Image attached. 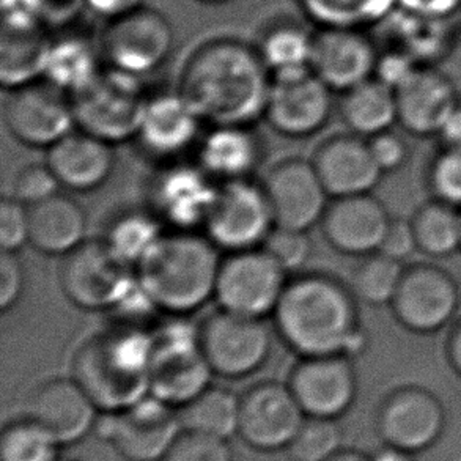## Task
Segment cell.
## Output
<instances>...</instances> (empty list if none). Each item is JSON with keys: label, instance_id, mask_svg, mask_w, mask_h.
Listing matches in <instances>:
<instances>
[{"label": "cell", "instance_id": "60d3db41", "mask_svg": "<svg viewBox=\"0 0 461 461\" xmlns=\"http://www.w3.org/2000/svg\"><path fill=\"white\" fill-rule=\"evenodd\" d=\"M161 461H233L227 439L183 430Z\"/></svg>", "mask_w": 461, "mask_h": 461}, {"label": "cell", "instance_id": "7bdbcfd3", "mask_svg": "<svg viewBox=\"0 0 461 461\" xmlns=\"http://www.w3.org/2000/svg\"><path fill=\"white\" fill-rule=\"evenodd\" d=\"M60 183L50 166L44 164H29L21 168L12 185V197L19 200L25 206L41 203L44 200L59 194Z\"/></svg>", "mask_w": 461, "mask_h": 461}, {"label": "cell", "instance_id": "4316f807", "mask_svg": "<svg viewBox=\"0 0 461 461\" xmlns=\"http://www.w3.org/2000/svg\"><path fill=\"white\" fill-rule=\"evenodd\" d=\"M399 122L416 136L439 134L444 122L458 104L456 87L447 76L420 65L395 92Z\"/></svg>", "mask_w": 461, "mask_h": 461}, {"label": "cell", "instance_id": "6da1fadb", "mask_svg": "<svg viewBox=\"0 0 461 461\" xmlns=\"http://www.w3.org/2000/svg\"><path fill=\"white\" fill-rule=\"evenodd\" d=\"M271 73L257 48L233 38L199 46L181 71L180 92L202 122L252 126L265 117Z\"/></svg>", "mask_w": 461, "mask_h": 461}, {"label": "cell", "instance_id": "d4e9b609", "mask_svg": "<svg viewBox=\"0 0 461 461\" xmlns=\"http://www.w3.org/2000/svg\"><path fill=\"white\" fill-rule=\"evenodd\" d=\"M200 119L186 98L176 92L149 96L138 136L140 147L156 158H174L200 138Z\"/></svg>", "mask_w": 461, "mask_h": 461}, {"label": "cell", "instance_id": "836d02e7", "mask_svg": "<svg viewBox=\"0 0 461 461\" xmlns=\"http://www.w3.org/2000/svg\"><path fill=\"white\" fill-rule=\"evenodd\" d=\"M301 10L320 29H359L393 14L397 0H298Z\"/></svg>", "mask_w": 461, "mask_h": 461}, {"label": "cell", "instance_id": "5b68a950", "mask_svg": "<svg viewBox=\"0 0 461 461\" xmlns=\"http://www.w3.org/2000/svg\"><path fill=\"white\" fill-rule=\"evenodd\" d=\"M150 393L174 408H181L210 387L212 372L199 328L180 317L151 332Z\"/></svg>", "mask_w": 461, "mask_h": 461}, {"label": "cell", "instance_id": "d6a6232c", "mask_svg": "<svg viewBox=\"0 0 461 461\" xmlns=\"http://www.w3.org/2000/svg\"><path fill=\"white\" fill-rule=\"evenodd\" d=\"M178 414L185 430L229 439L238 433L240 397L224 387H206L195 399L181 406Z\"/></svg>", "mask_w": 461, "mask_h": 461}, {"label": "cell", "instance_id": "8992f818", "mask_svg": "<svg viewBox=\"0 0 461 461\" xmlns=\"http://www.w3.org/2000/svg\"><path fill=\"white\" fill-rule=\"evenodd\" d=\"M71 100L77 130L115 145L136 139L149 96L140 77L107 67Z\"/></svg>", "mask_w": 461, "mask_h": 461}, {"label": "cell", "instance_id": "ba28073f", "mask_svg": "<svg viewBox=\"0 0 461 461\" xmlns=\"http://www.w3.org/2000/svg\"><path fill=\"white\" fill-rule=\"evenodd\" d=\"M174 46V27L167 16L145 5L106 23L100 40L103 60L109 68L140 79L161 68Z\"/></svg>", "mask_w": 461, "mask_h": 461}, {"label": "cell", "instance_id": "ee69618b", "mask_svg": "<svg viewBox=\"0 0 461 461\" xmlns=\"http://www.w3.org/2000/svg\"><path fill=\"white\" fill-rule=\"evenodd\" d=\"M431 186L438 199L461 208V147H447L431 168Z\"/></svg>", "mask_w": 461, "mask_h": 461}, {"label": "cell", "instance_id": "ab89813d", "mask_svg": "<svg viewBox=\"0 0 461 461\" xmlns=\"http://www.w3.org/2000/svg\"><path fill=\"white\" fill-rule=\"evenodd\" d=\"M342 441L337 419L307 416L287 449L294 461H328L343 449Z\"/></svg>", "mask_w": 461, "mask_h": 461}, {"label": "cell", "instance_id": "ffe728a7", "mask_svg": "<svg viewBox=\"0 0 461 461\" xmlns=\"http://www.w3.org/2000/svg\"><path fill=\"white\" fill-rule=\"evenodd\" d=\"M458 304L456 281L439 268L420 265L405 271L391 307L406 330L431 334L456 317Z\"/></svg>", "mask_w": 461, "mask_h": 461}, {"label": "cell", "instance_id": "7dc6e473", "mask_svg": "<svg viewBox=\"0 0 461 461\" xmlns=\"http://www.w3.org/2000/svg\"><path fill=\"white\" fill-rule=\"evenodd\" d=\"M420 65L410 54H406L405 50L387 52L378 57L374 77L397 92L416 73Z\"/></svg>", "mask_w": 461, "mask_h": 461}, {"label": "cell", "instance_id": "74e56055", "mask_svg": "<svg viewBox=\"0 0 461 461\" xmlns=\"http://www.w3.org/2000/svg\"><path fill=\"white\" fill-rule=\"evenodd\" d=\"M405 275L402 262L383 256L380 252L367 256L353 273V294L372 304H393Z\"/></svg>", "mask_w": 461, "mask_h": 461}, {"label": "cell", "instance_id": "9f6ffc18", "mask_svg": "<svg viewBox=\"0 0 461 461\" xmlns=\"http://www.w3.org/2000/svg\"><path fill=\"white\" fill-rule=\"evenodd\" d=\"M447 355L452 367L461 376V323L456 326L454 334L450 336L447 345Z\"/></svg>", "mask_w": 461, "mask_h": 461}, {"label": "cell", "instance_id": "4dcf8cb0", "mask_svg": "<svg viewBox=\"0 0 461 461\" xmlns=\"http://www.w3.org/2000/svg\"><path fill=\"white\" fill-rule=\"evenodd\" d=\"M343 122L356 136L375 138L399 122L397 94L378 79H368L343 94Z\"/></svg>", "mask_w": 461, "mask_h": 461}, {"label": "cell", "instance_id": "7c38bea8", "mask_svg": "<svg viewBox=\"0 0 461 461\" xmlns=\"http://www.w3.org/2000/svg\"><path fill=\"white\" fill-rule=\"evenodd\" d=\"M180 414L174 406L147 395L126 410L104 412L95 424L128 461H161L181 431Z\"/></svg>", "mask_w": 461, "mask_h": 461}, {"label": "cell", "instance_id": "9c48e42d", "mask_svg": "<svg viewBox=\"0 0 461 461\" xmlns=\"http://www.w3.org/2000/svg\"><path fill=\"white\" fill-rule=\"evenodd\" d=\"M275 227L263 185L246 178L219 183L203 230L218 249L240 252L262 248Z\"/></svg>", "mask_w": 461, "mask_h": 461}, {"label": "cell", "instance_id": "6f0895ef", "mask_svg": "<svg viewBox=\"0 0 461 461\" xmlns=\"http://www.w3.org/2000/svg\"><path fill=\"white\" fill-rule=\"evenodd\" d=\"M328 461H370V456L361 450L342 449Z\"/></svg>", "mask_w": 461, "mask_h": 461}, {"label": "cell", "instance_id": "ac0fdd59", "mask_svg": "<svg viewBox=\"0 0 461 461\" xmlns=\"http://www.w3.org/2000/svg\"><path fill=\"white\" fill-rule=\"evenodd\" d=\"M214 181L199 164H170L151 181V212L174 230L203 229L218 193Z\"/></svg>", "mask_w": 461, "mask_h": 461}, {"label": "cell", "instance_id": "d590c367", "mask_svg": "<svg viewBox=\"0 0 461 461\" xmlns=\"http://www.w3.org/2000/svg\"><path fill=\"white\" fill-rule=\"evenodd\" d=\"M418 250L425 256L449 257L461 250V212L444 202L419 210L411 221Z\"/></svg>", "mask_w": 461, "mask_h": 461}, {"label": "cell", "instance_id": "681fc988", "mask_svg": "<svg viewBox=\"0 0 461 461\" xmlns=\"http://www.w3.org/2000/svg\"><path fill=\"white\" fill-rule=\"evenodd\" d=\"M414 250H418V240L411 221L391 219L378 252L397 262H403L412 256Z\"/></svg>", "mask_w": 461, "mask_h": 461}, {"label": "cell", "instance_id": "8d00e7d4", "mask_svg": "<svg viewBox=\"0 0 461 461\" xmlns=\"http://www.w3.org/2000/svg\"><path fill=\"white\" fill-rule=\"evenodd\" d=\"M162 235L161 221L153 212H126L111 221L103 240L136 268Z\"/></svg>", "mask_w": 461, "mask_h": 461}, {"label": "cell", "instance_id": "f35d334b", "mask_svg": "<svg viewBox=\"0 0 461 461\" xmlns=\"http://www.w3.org/2000/svg\"><path fill=\"white\" fill-rule=\"evenodd\" d=\"M62 444L33 419L13 420L0 438L2 461H57Z\"/></svg>", "mask_w": 461, "mask_h": 461}, {"label": "cell", "instance_id": "cb8c5ba5", "mask_svg": "<svg viewBox=\"0 0 461 461\" xmlns=\"http://www.w3.org/2000/svg\"><path fill=\"white\" fill-rule=\"evenodd\" d=\"M312 162L334 199L370 194L383 176L368 142L356 134L324 140Z\"/></svg>", "mask_w": 461, "mask_h": 461}, {"label": "cell", "instance_id": "f546056e", "mask_svg": "<svg viewBox=\"0 0 461 461\" xmlns=\"http://www.w3.org/2000/svg\"><path fill=\"white\" fill-rule=\"evenodd\" d=\"M101 60L100 46L88 38L76 33L52 38L43 79L73 96L103 73Z\"/></svg>", "mask_w": 461, "mask_h": 461}, {"label": "cell", "instance_id": "f1b7e54d", "mask_svg": "<svg viewBox=\"0 0 461 461\" xmlns=\"http://www.w3.org/2000/svg\"><path fill=\"white\" fill-rule=\"evenodd\" d=\"M86 231V212L68 195L59 193L29 206V244L46 256H68L87 240Z\"/></svg>", "mask_w": 461, "mask_h": 461}, {"label": "cell", "instance_id": "3957f363", "mask_svg": "<svg viewBox=\"0 0 461 461\" xmlns=\"http://www.w3.org/2000/svg\"><path fill=\"white\" fill-rule=\"evenodd\" d=\"M153 336L136 324L100 330L79 345L73 378L103 412L126 410L150 395Z\"/></svg>", "mask_w": 461, "mask_h": 461}, {"label": "cell", "instance_id": "d6986e66", "mask_svg": "<svg viewBox=\"0 0 461 461\" xmlns=\"http://www.w3.org/2000/svg\"><path fill=\"white\" fill-rule=\"evenodd\" d=\"M288 386L309 418L339 419L355 403L357 376L348 356L301 357Z\"/></svg>", "mask_w": 461, "mask_h": 461}, {"label": "cell", "instance_id": "2e32d148", "mask_svg": "<svg viewBox=\"0 0 461 461\" xmlns=\"http://www.w3.org/2000/svg\"><path fill=\"white\" fill-rule=\"evenodd\" d=\"M276 227L309 231L321 222L330 194L312 161L290 158L269 168L262 183Z\"/></svg>", "mask_w": 461, "mask_h": 461}, {"label": "cell", "instance_id": "484cf974", "mask_svg": "<svg viewBox=\"0 0 461 461\" xmlns=\"http://www.w3.org/2000/svg\"><path fill=\"white\" fill-rule=\"evenodd\" d=\"M46 164L60 186L88 193L103 186L115 168L113 145L76 128L48 149Z\"/></svg>", "mask_w": 461, "mask_h": 461}, {"label": "cell", "instance_id": "1f68e13d", "mask_svg": "<svg viewBox=\"0 0 461 461\" xmlns=\"http://www.w3.org/2000/svg\"><path fill=\"white\" fill-rule=\"evenodd\" d=\"M50 40L44 29H2L0 82L8 90L41 81L50 54Z\"/></svg>", "mask_w": 461, "mask_h": 461}, {"label": "cell", "instance_id": "816d5d0a", "mask_svg": "<svg viewBox=\"0 0 461 461\" xmlns=\"http://www.w3.org/2000/svg\"><path fill=\"white\" fill-rule=\"evenodd\" d=\"M397 8L420 18L443 21L460 10L461 0H397Z\"/></svg>", "mask_w": 461, "mask_h": 461}, {"label": "cell", "instance_id": "bcb514c9", "mask_svg": "<svg viewBox=\"0 0 461 461\" xmlns=\"http://www.w3.org/2000/svg\"><path fill=\"white\" fill-rule=\"evenodd\" d=\"M46 25L44 0H2V29L33 31Z\"/></svg>", "mask_w": 461, "mask_h": 461}, {"label": "cell", "instance_id": "7a4b0ae2", "mask_svg": "<svg viewBox=\"0 0 461 461\" xmlns=\"http://www.w3.org/2000/svg\"><path fill=\"white\" fill-rule=\"evenodd\" d=\"M355 294L326 275L288 282L276 307V330L301 357L355 356L364 348Z\"/></svg>", "mask_w": 461, "mask_h": 461}, {"label": "cell", "instance_id": "b9f144b4", "mask_svg": "<svg viewBox=\"0 0 461 461\" xmlns=\"http://www.w3.org/2000/svg\"><path fill=\"white\" fill-rule=\"evenodd\" d=\"M287 273L303 268L312 254L311 238L307 231L275 227L262 246Z\"/></svg>", "mask_w": 461, "mask_h": 461}, {"label": "cell", "instance_id": "4fadbf2b", "mask_svg": "<svg viewBox=\"0 0 461 461\" xmlns=\"http://www.w3.org/2000/svg\"><path fill=\"white\" fill-rule=\"evenodd\" d=\"M4 119L13 138L29 147L50 149L77 128L71 96L44 79L10 90Z\"/></svg>", "mask_w": 461, "mask_h": 461}, {"label": "cell", "instance_id": "c3c4849f", "mask_svg": "<svg viewBox=\"0 0 461 461\" xmlns=\"http://www.w3.org/2000/svg\"><path fill=\"white\" fill-rule=\"evenodd\" d=\"M24 268L18 252L2 250L0 256V309L8 311L18 303L24 290Z\"/></svg>", "mask_w": 461, "mask_h": 461}, {"label": "cell", "instance_id": "603a6c76", "mask_svg": "<svg viewBox=\"0 0 461 461\" xmlns=\"http://www.w3.org/2000/svg\"><path fill=\"white\" fill-rule=\"evenodd\" d=\"M326 241L347 256L367 257L380 250L391 218L370 194L339 197L321 219Z\"/></svg>", "mask_w": 461, "mask_h": 461}, {"label": "cell", "instance_id": "f907efd6", "mask_svg": "<svg viewBox=\"0 0 461 461\" xmlns=\"http://www.w3.org/2000/svg\"><path fill=\"white\" fill-rule=\"evenodd\" d=\"M368 147L383 174L403 167L408 158L405 142L391 131L381 132L378 136L370 138Z\"/></svg>", "mask_w": 461, "mask_h": 461}, {"label": "cell", "instance_id": "277c9868", "mask_svg": "<svg viewBox=\"0 0 461 461\" xmlns=\"http://www.w3.org/2000/svg\"><path fill=\"white\" fill-rule=\"evenodd\" d=\"M221 262L206 235L164 231L136 265V276L158 311L185 317L214 298Z\"/></svg>", "mask_w": 461, "mask_h": 461}, {"label": "cell", "instance_id": "7402d4cb", "mask_svg": "<svg viewBox=\"0 0 461 461\" xmlns=\"http://www.w3.org/2000/svg\"><path fill=\"white\" fill-rule=\"evenodd\" d=\"M25 410L27 418L50 431L62 446L81 441L98 420V406L73 376L38 384L29 395Z\"/></svg>", "mask_w": 461, "mask_h": 461}, {"label": "cell", "instance_id": "52a82bcc", "mask_svg": "<svg viewBox=\"0 0 461 461\" xmlns=\"http://www.w3.org/2000/svg\"><path fill=\"white\" fill-rule=\"evenodd\" d=\"M138 285L136 268L101 240H86L63 257L60 287L79 309L113 311Z\"/></svg>", "mask_w": 461, "mask_h": 461}, {"label": "cell", "instance_id": "e575fe53", "mask_svg": "<svg viewBox=\"0 0 461 461\" xmlns=\"http://www.w3.org/2000/svg\"><path fill=\"white\" fill-rule=\"evenodd\" d=\"M313 37L300 24L282 23L265 31L257 50L271 76L312 69Z\"/></svg>", "mask_w": 461, "mask_h": 461}, {"label": "cell", "instance_id": "44dd1931", "mask_svg": "<svg viewBox=\"0 0 461 461\" xmlns=\"http://www.w3.org/2000/svg\"><path fill=\"white\" fill-rule=\"evenodd\" d=\"M378 50L359 29H320L313 37L311 68L332 92H348L372 79Z\"/></svg>", "mask_w": 461, "mask_h": 461}, {"label": "cell", "instance_id": "8fae6325", "mask_svg": "<svg viewBox=\"0 0 461 461\" xmlns=\"http://www.w3.org/2000/svg\"><path fill=\"white\" fill-rule=\"evenodd\" d=\"M200 343L214 375L244 378L268 361L273 336L263 318L212 312L200 324Z\"/></svg>", "mask_w": 461, "mask_h": 461}, {"label": "cell", "instance_id": "9a60e30c", "mask_svg": "<svg viewBox=\"0 0 461 461\" xmlns=\"http://www.w3.org/2000/svg\"><path fill=\"white\" fill-rule=\"evenodd\" d=\"M306 418L288 384L263 381L240 397L238 433L254 449H284L290 446Z\"/></svg>", "mask_w": 461, "mask_h": 461}, {"label": "cell", "instance_id": "f6af8a7d", "mask_svg": "<svg viewBox=\"0 0 461 461\" xmlns=\"http://www.w3.org/2000/svg\"><path fill=\"white\" fill-rule=\"evenodd\" d=\"M24 244H29V206L5 197L0 203V248L18 252Z\"/></svg>", "mask_w": 461, "mask_h": 461}, {"label": "cell", "instance_id": "11a10c76", "mask_svg": "<svg viewBox=\"0 0 461 461\" xmlns=\"http://www.w3.org/2000/svg\"><path fill=\"white\" fill-rule=\"evenodd\" d=\"M370 461H416V454L384 444L374 456H370Z\"/></svg>", "mask_w": 461, "mask_h": 461}, {"label": "cell", "instance_id": "e0dca14e", "mask_svg": "<svg viewBox=\"0 0 461 461\" xmlns=\"http://www.w3.org/2000/svg\"><path fill=\"white\" fill-rule=\"evenodd\" d=\"M446 422V410L435 393L422 387H405L384 400L376 429L383 443L418 456L441 439Z\"/></svg>", "mask_w": 461, "mask_h": 461}, {"label": "cell", "instance_id": "680465c9", "mask_svg": "<svg viewBox=\"0 0 461 461\" xmlns=\"http://www.w3.org/2000/svg\"><path fill=\"white\" fill-rule=\"evenodd\" d=\"M197 2H202V4H224L229 0H197Z\"/></svg>", "mask_w": 461, "mask_h": 461}, {"label": "cell", "instance_id": "5bb4252c", "mask_svg": "<svg viewBox=\"0 0 461 461\" xmlns=\"http://www.w3.org/2000/svg\"><path fill=\"white\" fill-rule=\"evenodd\" d=\"M332 113V90L312 69L271 76L265 119L287 138H309Z\"/></svg>", "mask_w": 461, "mask_h": 461}, {"label": "cell", "instance_id": "f5cc1de1", "mask_svg": "<svg viewBox=\"0 0 461 461\" xmlns=\"http://www.w3.org/2000/svg\"><path fill=\"white\" fill-rule=\"evenodd\" d=\"M142 0H84V6L96 18L111 23L142 6Z\"/></svg>", "mask_w": 461, "mask_h": 461}, {"label": "cell", "instance_id": "db71d44e", "mask_svg": "<svg viewBox=\"0 0 461 461\" xmlns=\"http://www.w3.org/2000/svg\"><path fill=\"white\" fill-rule=\"evenodd\" d=\"M447 147H461V103L456 104L439 131Z\"/></svg>", "mask_w": 461, "mask_h": 461}, {"label": "cell", "instance_id": "30bf717a", "mask_svg": "<svg viewBox=\"0 0 461 461\" xmlns=\"http://www.w3.org/2000/svg\"><path fill=\"white\" fill-rule=\"evenodd\" d=\"M287 284V271L263 248L240 250L221 262L214 298L219 309L263 318L275 313Z\"/></svg>", "mask_w": 461, "mask_h": 461}, {"label": "cell", "instance_id": "83f0119b", "mask_svg": "<svg viewBox=\"0 0 461 461\" xmlns=\"http://www.w3.org/2000/svg\"><path fill=\"white\" fill-rule=\"evenodd\" d=\"M262 159V139L252 126H212L200 139L199 166L221 183L250 178Z\"/></svg>", "mask_w": 461, "mask_h": 461}]
</instances>
